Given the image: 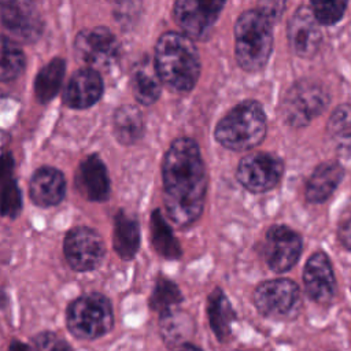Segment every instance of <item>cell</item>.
I'll return each instance as SVG.
<instances>
[{"label":"cell","instance_id":"1","mask_svg":"<svg viewBox=\"0 0 351 351\" xmlns=\"http://www.w3.org/2000/svg\"><path fill=\"white\" fill-rule=\"evenodd\" d=\"M163 203L167 217L178 226H189L203 213L207 171L197 143L181 137L171 143L162 165Z\"/></svg>","mask_w":351,"mask_h":351},{"label":"cell","instance_id":"2","mask_svg":"<svg viewBox=\"0 0 351 351\" xmlns=\"http://www.w3.org/2000/svg\"><path fill=\"white\" fill-rule=\"evenodd\" d=\"M154 63L162 82L176 92H189L200 75L197 48L184 33H163L155 45Z\"/></svg>","mask_w":351,"mask_h":351},{"label":"cell","instance_id":"3","mask_svg":"<svg viewBox=\"0 0 351 351\" xmlns=\"http://www.w3.org/2000/svg\"><path fill=\"white\" fill-rule=\"evenodd\" d=\"M273 48V23L258 10H247L234 25V52L239 66L248 71L262 70Z\"/></svg>","mask_w":351,"mask_h":351},{"label":"cell","instance_id":"4","mask_svg":"<svg viewBox=\"0 0 351 351\" xmlns=\"http://www.w3.org/2000/svg\"><path fill=\"white\" fill-rule=\"evenodd\" d=\"M266 134V115L256 100H244L234 106L215 126V140L232 151H248Z\"/></svg>","mask_w":351,"mask_h":351},{"label":"cell","instance_id":"5","mask_svg":"<svg viewBox=\"0 0 351 351\" xmlns=\"http://www.w3.org/2000/svg\"><path fill=\"white\" fill-rule=\"evenodd\" d=\"M66 324L70 333L78 339H97L112 328L114 313L111 302L97 292L82 295L67 307Z\"/></svg>","mask_w":351,"mask_h":351},{"label":"cell","instance_id":"6","mask_svg":"<svg viewBox=\"0 0 351 351\" xmlns=\"http://www.w3.org/2000/svg\"><path fill=\"white\" fill-rule=\"evenodd\" d=\"M328 90L314 80L296 81L284 95L280 114L292 128H302L318 117L328 106Z\"/></svg>","mask_w":351,"mask_h":351},{"label":"cell","instance_id":"7","mask_svg":"<svg viewBox=\"0 0 351 351\" xmlns=\"http://www.w3.org/2000/svg\"><path fill=\"white\" fill-rule=\"evenodd\" d=\"M258 311L274 319L295 318L302 307L300 289L288 278H276L261 282L252 295Z\"/></svg>","mask_w":351,"mask_h":351},{"label":"cell","instance_id":"8","mask_svg":"<svg viewBox=\"0 0 351 351\" xmlns=\"http://www.w3.org/2000/svg\"><path fill=\"white\" fill-rule=\"evenodd\" d=\"M74 51L75 56L86 67L96 71L108 70L121 56V43L110 29L95 26L84 29L77 34Z\"/></svg>","mask_w":351,"mask_h":351},{"label":"cell","instance_id":"9","mask_svg":"<svg viewBox=\"0 0 351 351\" xmlns=\"http://www.w3.org/2000/svg\"><path fill=\"white\" fill-rule=\"evenodd\" d=\"M284 173L282 160L269 152H255L245 155L239 162L237 181L252 193H263L273 189Z\"/></svg>","mask_w":351,"mask_h":351},{"label":"cell","instance_id":"10","mask_svg":"<svg viewBox=\"0 0 351 351\" xmlns=\"http://www.w3.org/2000/svg\"><path fill=\"white\" fill-rule=\"evenodd\" d=\"M67 263L77 271L95 270L106 255L103 237L92 228L77 226L67 232L63 241Z\"/></svg>","mask_w":351,"mask_h":351},{"label":"cell","instance_id":"11","mask_svg":"<svg viewBox=\"0 0 351 351\" xmlns=\"http://www.w3.org/2000/svg\"><path fill=\"white\" fill-rule=\"evenodd\" d=\"M223 7L225 1L217 0H178L174 3L173 15L185 36L189 38L206 40L210 36Z\"/></svg>","mask_w":351,"mask_h":351},{"label":"cell","instance_id":"12","mask_svg":"<svg viewBox=\"0 0 351 351\" xmlns=\"http://www.w3.org/2000/svg\"><path fill=\"white\" fill-rule=\"evenodd\" d=\"M302 237L285 225L271 226L265 236L263 258L276 273L288 271L299 261L302 252Z\"/></svg>","mask_w":351,"mask_h":351},{"label":"cell","instance_id":"13","mask_svg":"<svg viewBox=\"0 0 351 351\" xmlns=\"http://www.w3.org/2000/svg\"><path fill=\"white\" fill-rule=\"evenodd\" d=\"M3 26L14 38L34 43L43 33L41 16L30 1H3L0 5Z\"/></svg>","mask_w":351,"mask_h":351},{"label":"cell","instance_id":"14","mask_svg":"<svg viewBox=\"0 0 351 351\" xmlns=\"http://www.w3.org/2000/svg\"><path fill=\"white\" fill-rule=\"evenodd\" d=\"M288 43L292 52L300 58H311L321 45L319 23L307 5H300L288 22Z\"/></svg>","mask_w":351,"mask_h":351},{"label":"cell","instance_id":"15","mask_svg":"<svg viewBox=\"0 0 351 351\" xmlns=\"http://www.w3.org/2000/svg\"><path fill=\"white\" fill-rule=\"evenodd\" d=\"M304 289L317 303H328L335 295V274L329 258L324 252L313 254L303 270Z\"/></svg>","mask_w":351,"mask_h":351},{"label":"cell","instance_id":"16","mask_svg":"<svg viewBox=\"0 0 351 351\" xmlns=\"http://www.w3.org/2000/svg\"><path fill=\"white\" fill-rule=\"evenodd\" d=\"M103 80L99 71L84 67L77 70L69 80L63 101L70 108L84 110L97 103L103 95Z\"/></svg>","mask_w":351,"mask_h":351},{"label":"cell","instance_id":"17","mask_svg":"<svg viewBox=\"0 0 351 351\" xmlns=\"http://www.w3.org/2000/svg\"><path fill=\"white\" fill-rule=\"evenodd\" d=\"M75 186L89 202H104L110 195L107 167L97 154L86 156L75 173Z\"/></svg>","mask_w":351,"mask_h":351},{"label":"cell","instance_id":"18","mask_svg":"<svg viewBox=\"0 0 351 351\" xmlns=\"http://www.w3.org/2000/svg\"><path fill=\"white\" fill-rule=\"evenodd\" d=\"M66 192L63 173L51 166L37 169L29 184V196L36 206L51 207L59 204Z\"/></svg>","mask_w":351,"mask_h":351},{"label":"cell","instance_id":"19","mask_svg":"<svg viewBox=\"0 0 351 351\" xmlns=\"http://www.w3.org/2000/svg\"><path fill=\"white\" fill-rule=\"evenodd\" d=\"M344 176V169L335 160L318 165L306 184V199L311 203L325 202L337 188Z\"/></svg>","mask_w":351,"mask_h":351},{"label":"cell","instance_id":"20","mask_svg":"<svg viewBox=\"0 0 351 351\" xmlns=\"http://www.w3.org/2000/svg\"><path fill=\"white\" fill-rule=\"evenodd\" d=\"M162 80L158 74L155 63H151L148 59L138 62L130 74V86L132 93L140 104L151 106L154 104L162 90Z\"/></svg>","mask_w":351,"mask_h":351},{"label":"cell","instance_id":"21","mask_svg":"<svg viewBox=\"0 0 351 351\" xmlns=\"http://www.w3.org/2000/svg\"><path fill=\"white\" fill-rule=\"evenodd\" d=\"M112 245L117 255L125 261L134 258L140 247L138 222L122 210H119L114 218Z\"/></svg>","mask_w":351,"mask_h":351},{"label":"cell","instance_id":"22","mask_svg":"<svg viewBox=\"0 0 351 351\" xmlns=\"http://www.w3.org/2000/svg\"><path fill=\"white\" fill-rule=\"evenodd\" d=\"M207 315L210 326L219 341H228L236 314L221 288H215L207 298Z\"/></svg>","mask_w":351,"mask_h":351},{"label":"cell","instance_id":"23","mask_svg":"<svg viewBox=\"0 0 351 351\" xmlns=\"http://www.w3.org/2000/svg\"><path fill=\"white\" fill-rule=\"evenodd\" d=\"M112 129L115 138L121 144H136L138 140H141L145 130L141 111L132 104L118 107L114 112Z\"/></svg>","mask_w":351,"mask_h":351},{"label":"cell","instance_id":"24","mask_svg":"<svg viewBox=\"0 0 351 351\" xmlns=\"http://www.w3.org/2000/svg\"><path fill=\"white\" fill-rule=\"evenodd\" d=\"M14 160L11 154L4 152L1 156V214L11 219L16 218L22 208L21 191L14 180Z\"/></svg>","mask_w":351,"mask_h":351},{"label":"cell","instance_id":"25","mask_svg":"<svg viewBox=\"0 0 351 351\" xmlns=\"http://www.w3.org/2000/svg\"><path fill=\"white\" fill-rule=\"evenodd\" d=\"M149 229H151V241L155 251L166 258V259H178L182 254L181 245L176 236L173 234L171 228L163 218L160 210H154L151 213L149 219Z\"/></svg>","mask_w":351,"mask_h":351},{"label":"cell","instance_id":"26","mask_svg":"<svg viewBox=\"0 0 351 351\" xmlns=\"http://www.w3.org/2000/svg\"><path fill=\"white\" fill-rule=\"evenodd\" d=\"M64 70V60L62 58H55L38 71L34 80V95L40 103L51 101L59 92L63 82Z\"/></svg>","mask_w":351,"mask_h":351},{"label":"cell","instance_id":"27","mask_svg":"<svg viewBox=\"0 0 351 351\" xmlns=\"http://www.w3.org/2000/svg\"><path fill=\"white\" fill-rule=\"evenodd\" d=\"M328 133L341 156H351V106L341 104L330 115Z\"/></svg>","mask_w":351,"mask_h":351},{"label":"cell","instance_id":"28","mask_svg":"<svg viewBox=\"0 0 351 351\" xmlns=\"http://www.w3.org/2000/svg\"><path fill=\"white\" fill-rule=\"evenodd\" d=\"M159 322L162 337L167 344H178L193 333L192 318L181 310L174 308L162 314Z\"/></svg>","mask_w":351,"mask_h":351},{"label":"cell","instance_id":"29","mask_svg":"<svg viewBox=\"0 0 351 351\" xmlns=\"http://www.w3.org/2000/svg\"><path fill=\"white\" fill-rule=\"evenodd\" d=\"M181 300L182 293L177 284L166 277H158L149 298V307L162 315L174 310Z\"/></svg>","mask_w":351,"mask_h":351},{"label":"cell","instance_id":"30","mask_svg":"<svg viewBox=\"0 0 351 351\" xmlns=\"http://www.w3.org/2000/svg\"><path fill=\"white\" fill-rule=\"evenodd\" d=\"M25 69V55L18 44L7 36L1 37V71L3 82L15 80Z\"/></svg>","mask_w":351,"mask_h":351},{"label":"cell","instance_id":"31","mask_svg":"<svg viewBox=\"0 0 351 351\" xmlns=\"http://www.w3.org/2000/svg\"><path fill=\"white\" fill-rule=\"evenodd\" d=\"M310 8L321 25H333L340 21L347 8L346 1H314Z\"/></svg>","mask_w":351,"mask_h":351},{"label":"cell","instance_id":"32","mask_svg":"<svg viewBox=\"0 0 351 351\" xmlns=\"http://www.w3.org/2000/svg\"><path fill=\"white\" fill-rule=\"evenodd\" d=\"M34 351H73L71 347L56 333L41 332L33 337Z\"/></svg>","mask_w":351,"mask_h":351},{"label":"cell","instance_id":"33","mask_svg":"<svg viewBox=\"0 0 351 351\" xmlns=\"http://www.w3.org/2000/svg\"><path fill=\"white\" fill-rule=\"evenodd\" d=\"M337 233L343 245L351 251V199L344 206L340 214Z\"/></svg>","mask_w":351,"mask_h":351},{"label":"cell","instance_id":"34","mask_svg":"<svg viewBox=\"0 0 351 351\" xmlns=\"http://www.w3.org/2000/svg\"><path fill=\"white\" fill-rule=\"evenodd\" d=\"M256 8L274 25L280 21L285 8V3L284 1H261L258 3Z\"/></svg>","mask_w":351,"mask_h":351},{"label":"cell","instance_id":"35","mask_svg":"<svg viewBox=\"0 0 351 351\" xmlns=\"http://www.w3.org/2000/svg\"><path fill=\"white\" fill-rule=\"evenodd\" d=\"M8 351H34V348H30L27 344H25L22 341L14 340V341L10 343Z\"/></svg>","mask_w":351,"mask_h":351},{"label":"cell","instance_id":"36","mask_svg":"<svg viewBox=\"0 0 351 351\" xmlns=\"http://www.w3.org/2000/svg\"><path fill=\"white\" fill-rule=\"evenodd\" d=\"M176 351H203V350L199 348V347H196V346H193V344L184 343V344L178 346V347L176 348Z\"/></svg>","mask_w":351,"mask_h":351},{"label":"cell","instance_id":"37","mask_svg":"<svg viewBox=\"0 0 351 351\" xmlns=\"http://www.w3.org/2000/svg\"><path fill=\"white\" fill-rule=\"evenodd\" d=\"M239 351H258V350H239Z\"/></svg>","mask_w":351,"mask_h":351}]
</instances>
